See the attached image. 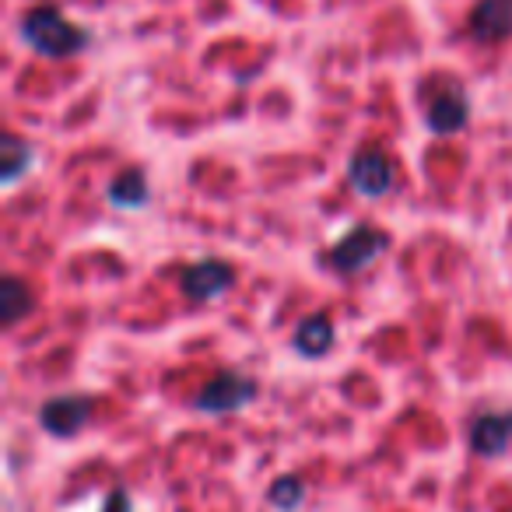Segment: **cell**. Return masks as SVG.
I'll return each instance as SVG.
<instances>
[{
	"label": "cell",
	"mask_w": 512,
	"mask_h": 512,
	"mask_svg": "<svg viewBox=\"0 0 512 512\" xmlns=\"http://www.w3.org/2000/svg\"><path fill=\"white\" fill-rule=\"evenodd\" d=\"M22 32L39 53H46V57H67V53L85 46V36H81V32L74 29L64 15H57L53 8L32 11V15L25 18Z\"/></svg>",
	"instance_id": "1"
},
{
	"label": "cell",
	"mask_w": 512,
	"mask_h": 512,
	"mask_svg": "<svg viewBox=\"0 0 512 512\" xmlns=\"http://www.w3.org/2000/svg\"><path fill=\"white\" fill-rule=\"evenodd\" d=\"M386 249V235L376 232V228H355L341 246L334 249V264L341 267L344 274H355L369 264L372 256H379Z\"/></svg>",
	"instance_id": "2"
},
{
	"label": "cell",
	"mask_w": 512,
	"mask_h": 512,
	"mask_svg": "<svg viewBox=\"0 0 512 512\" xmlns=\"http://www.w3.org/2000/svg\"><path fill=\"white\" fill-rule=\"evenodd\" d=\"M470 29L484 43H495L512 32V0H481L470 15Z\"/></svg>",
	"instance_id": "3"
},
{
	"label": "cell",
	"mask_w": 512,
	"mask_h": 512,
	"mask_svg": "<svg viewBox=\"0 0 512 512\" xmlns=\"http://www.w3.org/2000/svg\"><path fill=\"white\" fill-rule=\"evenodd\" d=\"M249 397H253V383H246V379H239V376H218L214 383L204 386L200 407H204V411H235V407H242Z\"/></svg>",
	"instance_id": "4"
},
{
	"label": "cell",
	"mask_w": 512,
	"mask_h": 512,
	"mask_svg": "<svg viewBox=\"0 0 512 512\" xmlns=\"http://www.w3.org/2000/svg\"><path fill=\"white\" fill-rule=\"evenodd\" d=\"M351 179H355V186L362 193H369V197H379V193L390 190L393 169H390V162L379 155V151H365V155H358L355 165H351Z\"/></svg>",
	"instance_id": "5"
},
{
	"label": "cell",
	"mask_w": 512,
	"mask_h": 512,
	"mask_svg": "<svg viewBox=\"0 0 512 512\" xmlns=\"http://www.w3.org/2000/svg\"><path fill=\"white\" fill-rule=\"evenodd\" d=\"M428 123H432L439 134H449V130H460L467 123V99L456 85H449L446 92H439L428 106Z\"/></svg>",
	"instance_id": "6"
},
{
	"label": "cell",
	"mask_w": 512,
	"mask_h": 512,
	"mask_svg": "<svg viewBox=\"0 0 512 512\" xmlns=\"http://www.w3.org/2000/svg\"><path fill=\"white\" fill-rule=\"evenodd\" d=\"M228 281H232V271H228L225 264H218V260H204V264L190 267V271L183 274V285L193 299H211V295H218Z\"/></svg>",
	"instance_id": "7"
},
{
	"label": "cell",
	"mask_w": 512,
	"mask_h": 512,
	"mask_svg": "<svg viewBox=\"0 0 512 512\" xmlns=\"http://www.w3.org/2000/svg\"><path fill=\"white\" fill-rule=\"evenodd\" d=\"M85 418H88V400H81V397L50 400V404L43 407V425L60 435H71Z\"/></svg>",
	"instance_id": "8"
},
{
	"label": "cell",
	"mask_w": 512,
	"mask_h": 512,
	"mask_svg": "<svg viewBox=\"0 0 512 512\" xmlns=\"http://www.w3.org/2000/svg\"><path fill=\"white\" fill-rule=\"evenodd\" d=\"M512 442V418H505V414H488V418H481L474 425V446L481 449V453H502L505 446Z\"/></svg>",
	"instance_id": "9"
},
{
	"label": "cell",
	"mask_w": 512,
	"mask_h": 512,
	"mask_svg": "<svg viewBox=\"0 0 512 512\" xmlns=\"http://www.w3.org/2000/svg\"><path fill=\"white\" fill-rule=\"evenodd\" d=\"M29 306H32V299H29V292H25V285L22 281H15V278H8L4 281V292H0V316H4V323H18L25 313H29Z\"/></svg>",
	"instance_id": "10"
},
{
	"label": "cell",
	"mask_w": 512,
	"mask_h": 512,
	"mask_svg": "<svg viewBox=\"0 0 512 512\" xmlns=\"http://www.w3.org/2000/svg\"><path fill=\"white\" fill-rule=\"evenodd\" d=\"M330 323L323 320V316H316V320L302 323L299 337H295V344H299L302 355H323V351L330 348Z\"/></svg>",
	"instance_id": "11"
},
{
	"label": "cell",
	"mask_w": 512,
	"mask_h": 512,
	"mask_svg": "<svg viewBox=\"0 0 512 512\" xmlns=\"http://www.w3.org/2000/svg\"><path fill=\"white\" fill-rule=\"evenodd\" d=\"M144 176H137V172H127V176L120 179V183L109 190V197L116 200V204H123V207H134V204H141L144 200Z\"/></svg>",
	"instance_id": "12"
},
{
	"label": "cell",
	"mask_w": 512,
	"mask_h": 512,
	"mask_svg": "<svg viewBox=\"0 0 512 512\" xmlns=\"http://www.w3.org/2000/svg\"><path fill=\"white\" fill-rule=\"evenodd\" d=\"M4 179H8V183H15L18 179V172H22V165L29 162V148H25L22 141H18V137H8V141H4Z\"/></svg>",
	"instance_id": "13"
},
{
	"label": "cell",
	"mask_w": 512,
	"mask_h": 512,
	"mask_svg": "<svg viewBox=\"0 0 512 512\" xmlns=\"http://www.w3.org/2000/svg\"><path fill=\"white\" fill-rule=\"evenodd\" d=\"M274 502H278V505H295V502H299V481H292V477H288V481H281L278 491H274Z\"/></svg>",
	"instance_id": "14"
},
{
	"label": "cell",
	"mask_w": 512,
	"mask_h": 512,
	"mask_svg": "<svg viewBox=\"0 0 512 512\" xmlns=\"http://www.w3.org/2000/svg\"><path fill=\"white\" fill-rule=\"evenodd\" d=\"M127 509H130V505H127V495H120V491H116V495L106 502V512H127Z\"/></svg>",
	"instance_id": "15"
}]
</instances>
